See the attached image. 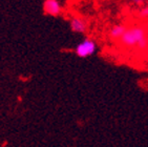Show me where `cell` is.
Masks as SVG:
<instances>
[{
	"mask_svg": "<svg viewBox=\"0 0 148 147\" xmlns=\"http://www.w3.org/2000/svg\"><path fill=\"white\" fill-rule=\"evenodd\" d=\"M146 37V31L143 26H131L126 30L122 38L120 39V42L125 47H138Z\"/></svg>",
	"mask_w": 148,
	"mask_h": 147,
	"instance_id": "cell-1",
	"label": "cell"
},
{
	"mask_svg": "<svg viewBox=\"0 0 148 147\" xmlns=\"http://www.w3.org/2000/svg\"><path fill=\"white\" fill-rule=\"evenodd\" d=\"M96 49H97V44H96V42H95L94 40L89 39V38H85V39L82 40L76 46L75 53L80 58H86V57L94 55Z\"/></svg>",
	"mask_w": 148,
	"mask_h": 147,
	"instance_id": "cell-2",
	"label": "cell"
},
{
	"mask_svg": "<svg viewBox=\"0 0 148 147\" xmlns=\"http://www.w3.org/2000/svg\"><path fill=\"white\" fill-rule=\"evenodd\" d=\"M43 12L44 14L51 16V17H57L62 12V6L58 0H44Z\"/></svg>",
	"mask_w": 148,
	"mask_h": 147,
	"instance_id": "cell-3",
	"label": "cell"
},
{
	"mask_svg": "<svg viewBox=\"0 0 148 147\" xmlns=\"http://www.w3.org/2000/svg\"><path fill=\"white\" fill-rule=\"evenodd\" d=\"M69 25H71V31L78 34H83L85 33L87 30V22L86 20L79 16H74L69 21Z\"/></svg>",
	"mask_w": 148,
	"mask_h": 147,
	"instance_id": "cell-4",
	"label": "cell"
},
{
	"mask_svg": "<svg viewBox=\"0 0 148 147\" xmlns=\"http://www.w3.org/2000/svg\"><path fill=\"white\" fill-rule=\"evenodd\" d=\"M127 28L124 25H121V24H118V25H114L110 28L109 31V36L112 39H121L122 36L124 35V33L126 32Z\"/></svg>",
	"mask_w": 148,
	"mask_h": 147,
	"instance_id": "cell-5",
	"label": "cell"
},
{
	"mask_svg": "<svg viewBox=\"0 0 148 147\" xmlns=\"http://www.w3.org/2000/svg\"><path fill=\"white\" fill-rule=\"evenodd\" d=\"M139 15H140V17L147 18L148 17V5L145 6V8H143V9H141V11L139 12Z\"/></svg>",
	"mask_w": 148,
	"mask_h": 147,
	"instance_id": "cell-6",
	"label": "cell"
},
{
	"mask_svg": "<svg viewBox=\"0 0 148 147\" xmlns=\"http://www.w3.org/2000/svg\"><path fill=\"white\" fill-rule=\"evenodd\" d=\"M131 2H134V3H137V4H140V3H142L144 2L145 0H130Z\"/></svg>",
	"mask_w": 148,
	"mask_h": 147,
	"instance_id": "cell-7",
	"label": "cell"
}]
</instances>
